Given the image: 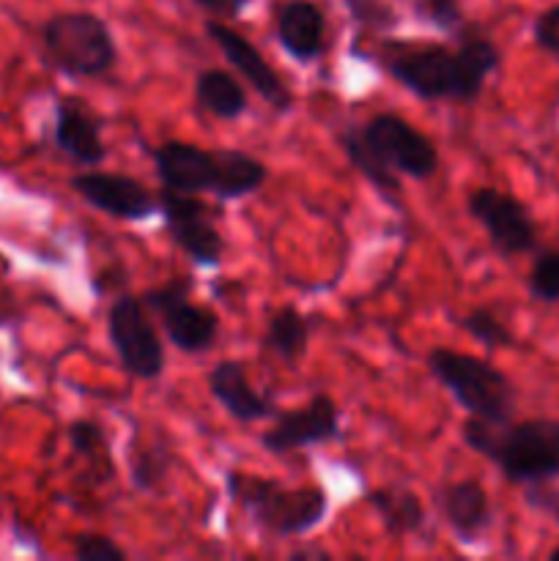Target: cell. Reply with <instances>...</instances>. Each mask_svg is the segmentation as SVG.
<instances>
[{
	"label": "cell",
	"mask_w": 559,
	"mask_h": 561,
	"mask_svg": "<svg viewBox=\"0 0 559 561\" xmlns=\"http://www.w3.org/2000/svg\"><path fill=\"white\" fill-rule=\"evenodd\" d=\"M384 69L400 88L422 102H475L488 77L502 64V53L486 36H469L458 47L389 42L381 49Z\"/></svg>",
	"instance_id": "cell-1"
},
{
	"label": "cell",
	"mask_w": 559,
	"mask_h": 561,
	"mask_svg": "<svg viewBox=\"0 0 559 561\" xmlns=\"http://www.w3.org/2000/svg\"><path fill=\"white\" fill-rule=\"evenodd\" d=\"M340 148L367 184L392 203L400 197V175L427 181L438 170L431 137L398 113H376L362 126H349L340 135Z\"/></svg>",
	"instance_id": "cell-2"
},
{
	"label": "cell",
	"mask_w": 559,
	"mask_h": 561,
	"mask_svg": "<svg viewBox=\"0 0 559 561\" xmlns=\"http://www.w3.org/2000/svg\"><path fill=\"white\" fill-rule=\"evenodd\" d=\"M464 444L480 458L491 460L513 485L559 480V420L493 422L469 416L464 422Z\"/></svg>",
	"instance_id": "cell-3"
},
{
	"label": "cell",
	"mask_w": 559,
	"mask_h": 561,
	"mask_svg": "<svg viewBox=\"0 0 559 561\" xmlns=\"http://www.w3.org/2000/svg\"><path fill=\"white\" fill-rule=\"evenodd\" d=\"M228 496L258 529L266 535L290 540L316 531L327 520L329 496L321 488H288L269 477L228 471L225 474Z\"/></svg>",
	"instance_id": "cell-4"
},
{
	"label": "cell",
	"mask_w": 559,
	"mask_h": 561,
	"mask_svg": "<svg viewBox=\"0 0 559 561\" xmlns=\"http://www.w3.org/2000/svg\"><path fill=\"white\" fill-rule=\"evenodd\" d=\"M427 370L469 416L493 425L513 420L518 392L491 362L453 348H433L427 354Z\"/></svg>",
	"instance_id": "cell-5"
},
{
	"label": "cell",
	"mask_w": 559,
	"mask_h": 561,
	"mask_svg": "<svg viewBox=\"0 0 559 561\" xmlns=\"http://www.w3.org/2000/svg\"><path fill=\"white\" fill-rule=\"evenodd\" d=\"M42 44L47 64L71 80L104 77L118 64L113 31L91 11H64L44 22Z\"/></svg>",
	"instance_id": "cell-6"
},
{
	"label": "cell",
	"mask_w": 559,
	"mask_h": 561,
	"mask_svg": "<svg viewBox=\"0 0 559 561\" xmlns=\"http://www.w3.org/2000/svg\"><path fill=\"white\" fill-rule=\"evenodd\" d=\"M107 337L121 367L140 381H157L164 373V345L137 296L124 294L107 310Z\"/></svg>",
	"instance_id": "cell-7"
},
{
	"label": "cell",
	"mask_w": 559,
	"mask_h": 561,
	"mask_svg": "<svg viewBox=\"0 0 559 561\" xmlns=\"http://www.w3.org/2000/svg\"><path fill=\"white\" fill-rule=\"evenodd\" d=\"M192 279L175 277L140 296L142 305L159 318L170 343L184 354H203L219 334V318L208 307L190 299Z\"/></svg>",
	"instance_id": "cell-8"
},
{
	"label": "cell",
	"mask_w": 559,
	"mask_h": 561,
	"mask_svg": "<svg viewBox=\"0 0 559 561\" xmlns=\"http://www.w3.org/2000/svg\"><path fill=\"white\" fill-rule=\"evenodd\" d=\"M466 211L486 228L497 255L518 257L537 250V222L518 197L497 186H477L466 197Z\"/></svg>",
	"instance_id": "cell-9"
},
{
	"label": "cell",
	"mask_w": 559,
	"mask_h": 561,
	"mask_svg": "<svg viewBox=\"0 0 559 561\" xmlns=\"http://www.w3.org/2000/svg\"><path fill=\"white\" fill-rule=\"evenodd\" d=\"M159 214L164 219L170 241L201 268H219L225 255V239L214 225L212 206L197 195L159 192Z\"/></svg>",
	"instance_id": "cell-10"
},
{
	"label": "cell",
	"mask_w": 559,
	"mask_h": 561,
	"mask_svg": "<svg viewBox=\"0 0 559 561\" xmlns=\"http://www.w3.org/2000/svg\"><path fill=\"white\" fill-rule=\"evenodd\" d=\"M340 409L332 394L318 392L294 411H277L274 425L261 433V447L269 455H288L296 449L340 442Z\"/></svg>",
	"instance_id": "cell-11"
},
{
	"label": "cell",
	"mask_w": 559,
	"mask_h": 561,
	"mask_svg": "<svg viewBox=\"0 0 559 561\" xmlns=\"http://www.w3.org/2000/svg\"><path fill=\"white\" fill-rule=\"evenodd\" d=\"M69 186L75 195H80L96 211L107 214L113 219L124 222H146L153 214H159V195L140 184L132 175L121 173H77L69 179Z\"/></svg>",
	"instance_id": "cell-12"
},
{
	"label": "cell",
	"mask_w": 559,
	"mask_h": 561,
	"mask_svg": "<svg viewBox=\"0 0 559 561\" xmlns=\"http://www.w3.org/2000/svg\"><path fill=\"white\" fill-rule=\"evenodd\" d=\"M203 31H206V36L212 38L219 49H223L228 64L255 88L258 96H261L269 107L277 110V113H288V110L294 107V93L288 91V85L280 80L277 71L272 69V64L263 58L261 49H258L250 38L241 36L233 27L223 25L219 20H206Z\"/></svg>",
	"instance_id": "cell-13"
},
{
	"label": "cell",
	"mask_w": 559,
	"mask_h": 561,
	"mask_svg": "<svg viewBox=\"0 0 559 561\" xmlns=\"http://www.w3.org/2000/svg\"><path fill=\"white\" fill-rule=\"evenodd\" d=\"M153 168H157L162 190L184 192V195H201V192L217 190L219 179V148L195 146L186 140H164L151 151Z\"/></svg>",
	"instance_id": "cell-14"
},
{
	"label": "cell",
	"mask_w": 559,
	"mask_h": 561,
	"mask_svg": "<svg viewBox=\"0 0 559 561\" xmlns=\"http://www.w3.org/2000/svg\"><path fill=\"white\" fill-rule=\"evenodd\" d=\"M438 510L460 546H477L493 524V510L486 488L477 480H458L436 493Z\"/></svg>",
	"instance_id": "cell-15"
},
{
	"label": "cell",
	"mask_w": 559,
	"mask_h": 561,
	"mask_svg": "<svg viewBox=\"0 0 559 561\" xmlns=\"http://www.w3.org/2000/svg\"><path fill=\"white\" fill-rule=\"evenodd\" d=\"M55 146L82 168H96L107 157L102 121L80 99H60L55 107Z\"/></svg>",
	"instance_id": "cell-16"
},
{
	"label": "cell",
	"mask_w": 559,
	"mask_h": 561,
	"mask_svg": "<svg viewBox=\"0 0 559 561\" xmlns=\"http://www.w3.org/2000/svg\"><path fill=\"white\" fill-rule=\"evenodd\" d=\"M274 36L296 64H312L323 53L327 16L312 0H288L274 14Z\"/></svg>",
	"instance_id": "cell-17"
},
{
	"label": "cell",
	"mask_w": 559,
	"mask_h": 561,
	"mask_svg": "<svg viewBox=\"0 0 559 561\" xmlns=\"http://www.w3.org/2000/svg\"><path fill=\"white\" fill-rule=\"evenodd\" d=\"M208 392L236 422H261L277 414L272 400L252 387L244 365L236 359H223L212 367Z\"/></svg>",
	"instance_id": "cell-18"
},
{
	"label": "cell",
	"mask_w": 559,
	"mask_h": 561,
	"mask_svg": "<svg viewBox=\"0 0 559 561\" xmlns=\"http://www.w3.org/2000/svg\"><path fill=\"white\" fill-rule=\"evenodd\" d=\"M367 507L381 518L389 537H411L425 529L427 510L409 488H376L365 496Z\"/></svg>",
	"instance_id": "cell-19"
},
{
	"label": "cell",
	"mask_w": 559,
	"mask_h": 561,
	"mask_svg": "<svg viewBox=\"0 0 559 561\" xmlns=\"http://www.w3.org/2000/svg\"><path fill=\"white\" fill-rule=\"evenodd\" d=\"M316 316H305L301 310H296L294 305H285L269 318L266 334H263V345L272 351L274 356H280L283 362L294 365L301 356L307 354V345H310L312 332H316Z\"/></svg>",
	"instance_id": "cell-20"
},
{
	"label": "cell",
	"mask_w": 559,
	"mask_h": 561,
	"mask_svg": "<svg viewBox=\"0 0 559 561\" xmlns=\"http://www.w3.org/2000/svg\"><path fill=\"white\" fill-rule=\"evenodd\" d=\"M269 168L252 153L239 148H219V179L214 195L219 201H241L266 184Z\"/></svg>",
	"instance_id": "cell-21"
},
{
	"label": "cell",
	"mask_w": 559,
	"mask_h": 561,
	"mask_svg": "<svg viewBox=\"0 0 559 561\" xmlns=\"http://www.w3.org/2000/svg\"><path fill=\"white\" fill-rule=\"evenodd\" d=\"M195 102L219 121H236L247 113V91L223 69H203L195 77Z\"/></svg>",
	"instance_id": "cell-22"
},
{
	"label": "cell",
	"mask_w": 559,
	"mask_h": 561,
	"mask_svg": "<svg viewBox=\"0 0 559 561\" xmlns=\"http://www.w3.org/2000/svg\"><path fill=\"white\" fill-rule=\"evenodd\" d=\"M458 327L464 329L471 340H477V343L486 345V348L491 351L513 348L515 345L513 332H510L488 307H475V310L464 312V316L458 318Z\"/></svg>",
	"instance_id": "cell-23"
},
{
	"label": "cell",
	"mask_w": 559,
	"mask_h": 561,
	"mask_svg": "<svg viewBox=\"0 0 559 561\" xmlns=\"http://www.w3.org/2000/svg\"><path fill=\"white\" fill-rule=\"evenodd\" d=\"M170 449L162 447V444H148L146 449L132 455V485L142 493H151L162 485V480L168 477L170 469Z\"/></svg>",
	"instance_id": "cell-24"
},
{
	"label": "cell",
	"mask_w": 559,
	"mask_h": 561,
	"mask_svg": "<svg viewBox=\"0 0 559 561\" xmlns=\"http://www.w3.org/2000/svg\"><path fill=\"white\" fill-rule=\"evenodd\" d=\"M532 299L543 305H559V250L543 252L535 257L526 279Z\"/></svg>",
	"instance_id": "cell-25"
},
{
	"label": "cell",
	"mask_w": 559,
	"mask_h": 561,
	"mask_svg": "<svg viewBox=\"0 0 559 561\" xmlns=\"http://www.w3.org/2000/svg\"><path fill=\"white\" fill-rule=\"evenodd\" d=\"M69 444L80 458L85 460H110L107 453V436H104L102 425L91 420H77L69 425Z\"/></svg>",
	"instance_id": "cell-26"
},
{
	"label": "cell",
	"mask_w": 559,
	"mask_h": 561,
	"mask_svg": "<svg viewBox=\"0 0 559 561\" xmlns=\"http://www.w3.org/2000/svg\"><path fill=\"white\" fill-rule=\"evenodd\" d=\"M77 561H126V551L107 535H96V531H85L71 546Z\"/></svg>",
	"instance_id": "cell-27"
},
{
	"label": "cell",
	"mask_w": 559,
	"mask_h": 561,
	"mask_svg": "<svg viewBox=\"0 0 559 561\" xmlns=\"http://www.w3.org/2000/svg\"><path fill=\"white\" fill-rule=\"evenodd\" d=\"M422 14L433 27L444 33H458L466 22V11L460 0H425Z\"/></svg>",
	"instance_id": "cell-28"
},
{
	"label": "cell",
	"mask_w": 559,
	"mask_h": 561,
	"mask_svg": "<svg viewBox=\"0 0 559 561\" xmlns=\"http://www.w3.org/2000/svg\"><path fill=\"white\" fill-rule=\"evenodd\" d=\"M532 42L540 53L559 58V3L548 5L532 22Z\"/></svg>",
	"instance_id": "cell-29"
},
{
	"label": "cell",
	"mask_w": 559,
	"mask_h": 561,
	"mask_svg": "<svg viewBox=\"0 0 559 561\" xmlns=\"http://www.w3.org/2000/svg\"><path fill=\"white\" fill-rule=\"evenodd\" d=\"M343 3L349 5L354 20L373 27V31H387L395 25V11L384 0H343Z\"/></svg>",
	"instance_id": "cell-30"
},
{
	"label": "cell",
	"mask_w": 559,
	"mask_h": 561,
	"mask_svg": "<svg viewBox=\"0 0 559 561\" xmlns=\"http://www.w3.org/2000/svg\"><path fill=\"white\" fill-rule=\"evenodd\" d=\"M526 507L540 513L543 518L554 520L559 526V488H551L548 482H535V485H526L524 491Z\"/></svg>",
	"instance_id": "cell-31"
},
{
	"label": "cell",
	"mask_w": 559,
	"mask_h": 561,
	"mask_svg": "<svg viewBox=\"0 0 559 561\" xmlns=\"http://www.w3.org/2000/svg\"><path fill=\"white\" fill-rule=\"evenodd\" d=\"M192 3H195L197 9L214 14L217 20H239V16H244V11L250 9L252 0H192Z\"/></svg>",
	"instance_id": "cell-32"
},
{
	"label": "cell",
	"mask_w": 559,
	"mask_h": 561,
	"mask_svg": "<svg viewBox=\"0 0 559 561\" xmlns=\"http://www.w3.org/2000/svg\"><path fill=\"white\" fill-rule=\"evenodd\" d=\"M307 557H318V559H329L327 551H318V548H301V551L290 553V559H307Z\"/></svg>",
	"instance_id": "cell-33"
},
{
	"label": "cell",
	"mask_w": 559,
	"mask_h": 561,
	"mask_svg": "<svg viewBox=\"0 0 559 561\" xmlns=\"http://www.w3.org/2000/svg\"><path fill=\"white\" fill-rule=\"evenodd\" d=\"M548 559H551V561H559V548H554V551L548 553Z\"/></svg>",
	"instance_id": "cell-34"
}]
</instances>
